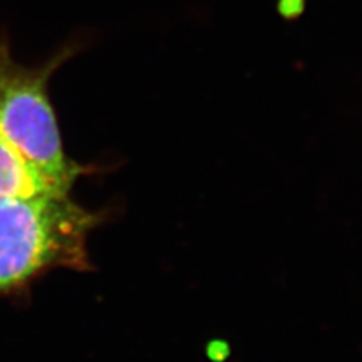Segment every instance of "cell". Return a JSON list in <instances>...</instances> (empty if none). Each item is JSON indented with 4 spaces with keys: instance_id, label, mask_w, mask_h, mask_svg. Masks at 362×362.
Returning <instances> with one entry per match:
<instances>
[{
    "instance_id": "3",
    "label": "cell",
    "mask_w": 362,
    "mask_h": 362,
    "mask_svg": "<svg viewBox=\"0 0 362 362\" xmlns=\"http://www.w3.org/2000/svg\"><path fill=\"white\" fill-rule=\"evenodd\" d=\"M68 194L56 187L0 136V199Z\"/></svg>"
},
{
    "instance_id": "1",
    "label": "cell",
    "mask_w": 362,
    "mask_h": 362,
    "mask_svg": "<svg viewBox=\"0 0 362 362\" xmlns=\"http://www.w3.org/2000/svg\"><path fill=\"white\" fill-rule=\"evenodd\" d=\"M101 219L68 194L0 199V294L50 269L89 270L88 237Z\"/></svg>"
},
{
    "instance_id": "2",
    "label": "cell",
    "mask_w": 362,
    "mask_h": 362,
    "mask_svg": "<svg viewBox=\"0 0 362 362\" xmlns=\"http://www.w3.org/2000/svg\"><path fill=\"white\" fill-rule=\"evenodd\" d=\"M62 56L41 68L23 66L0 41V136L56 187L70 194L85 173L65 154L61 132L47 93Z\"/></svg>"
}]
</instances>
